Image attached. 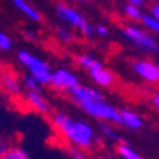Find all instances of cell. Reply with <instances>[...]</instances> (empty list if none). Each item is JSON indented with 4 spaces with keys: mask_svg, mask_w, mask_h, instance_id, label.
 Here are the masks:
<instances>
[{
    "mask_svg": "<svg viewBox=\"0 0 159 159\" xmlns=\"http://www.w3.org/2000/svg\"><path fill=\"white\" fill-rule=\"evenodd\" d=\"M50 122L63 141L72 148L80 151H90L98 145V135L93 126L86 120L73 119L69 113L62 111L50 113Z\"/></svg>",
    "mask_w": 159,
    "mask_h": 159,
    "instance_id": "cell-1",
    "label": "cell"
},
{
    "mask_svg": "<svg viewBox=\"0 0 159 159\" xmlns=\"http://www.w3.org/2000/svg\"><path fill=\"white\" fill-rule=\"evenodd\" d=\"M55 13L59 20L65 22L69 27L76 29L82 36L92 37L95 34V27L86 20V17L79 10L65 3H57L55 6Z\"/></svg>",
    "mask_w": 159,
    "mask_h": 159,
    "instance_id": "cell-2",
    "label": "cell"
},
{
    "mask_svg": "<svg viewBox=\"0 0 159 159\" xmlns=\"http://www.w3.org/2000/svg\"><path fill=\"white\" fill-rule=\"evenodd\" d=\"M17 62L22 65L23 67H26L29 70V75L40 86H48L50 82V75H52V69L50 65L42 60L40 57H37L36 55L30 53L29 50H20L17 52Z\"/></svg>",
    "mask_w": 159,
    "mask_h": 159,
    "instance_id": "cell-3",
    "label": "cell"
},
{
    "mask_svg": "<svg viewBox=\"0 0 159 159\" xmlns=\"http://www.w3.org/2000/svg\"><path fill=\"white\" fill-rule=\"evenodd\" d=\"M122 34L126 40L130 44H133L138 50L145 53H151L155 55L158 53L159 46L158 40L155 36H152L151 32L145 30L142 26H136V25H126L122 29Z\"/></svg>",
    "mask_w": 159,
    "mask_h": 159,
    "instance_id": "cell-4",
    "label": "cell"
},
{
    "mask_svg": "<svg viewBox=\"0 0 159 159\" xmlns=\"http://www.w3.org/2000/svg\"><path fill=\"white\" fill-rule=\"evenodd\" d=\"M83 112H86L89 116L98 119L99 122H109L113 125H120V113L115 106H112L106 100V98L102 99H90L79 106Z\"/></svg>",
    "mask_w": 159,
    "mask_h": 159,
    "instance_id": "cell-5",
    "label": "cell"
},
{
    "mask_svg": "<svg viewBox=\"0 0 159 159\" xmlns=\"http://www.w3.org/2000/svg\"><path fill=\"white\" fill-rule=\"evenodd\" d=\"M0 92L10 99H20L23 93L22 78L11 67L0 69Z\"/></svg>",
    "mask_w": 159,
    "mask_h": 159,
    "instance_id": "cell-6",
    "label": "cell"
},
{
    "mask_svg": "<svg viewBox=\"0 0 159 159\" xmlns=\"http://www.w3.org/2000/svg\"><path fill=\"white\" fill-rule=\"evenodd\" d=\"M49 85L60 93L69 92L75 86L79 85V78L73 70L67 69V67H57V69L52 70Z\"/></svg>",
    "mask_w": 159,
    "mask_h": 159,
    "instance_id": "cell-7",
    "label": "cell"
},
{
    "mask_svg": "<svg viewBox=\"0 0 159 159\" xmlns=\"http://www.w3.org/2000/svg\"><path fill=\"white\" fill-rule=\"evenodd\" d=\"M132 70L148 85H156L159 82V66L151 59H136L132 62Z\"/></svg>",
    "mask_w": 159,
    "mask_h": 159,
    "instance_id": "cell-8",
    "label": "cell"
},
{
    "mask_svg": "<svg viewBox=\"0 0 159 159\" xmlns=\"http://www.w3.org/2000/svg\"><path fill=\"white\" fill-rule=\"evenodd\" d=\"M20 99L25 102V105L29 109H32V111L39 113V115L49 116L52 113L50 102L42 95L40 90H23Z\"/></svg>",
    "mask_w": 159,
    "mask_h": 159,
    "instance_id": "cell-9",
    "label": "cell"
},
{
    "mask_svg": "<svg viewBox=\"0 0 159 159\" xmlns=\"http://www.w3.org/2000/svg\"><path fill=\"white\" fill-rule=\"evenodd\" d=\"M89 76L95 82V85L99 86V88H103V89H111L116 85V76L115 73L107 69V67L100 66L95 70H90L89 72Z\"/></svg>",
    "mask_w": 159,
    "mask_h": 159,
    "instance_id": "cell-10",
    "label": "cell"
},
{
    "mask_svg": "<svg viewBox=\"0 0 159 159\" xmlns=\"http://www.w3.org/2000/svg\"><path fill=\"white\" fill-rule=\"evenodd\" d=\"M120 113V125L130 130H141L143 128V118L138 112L132 109H122L119 111Z\"/></svg>",
    "mask_w": 159,
    "mask_h": 159,
    "instance_id": "cell-11",
    "label": "cell"
},
{
    "mask_svg": "<svg viewBox=\"0 0 159 159\" xmlns=\"http://www.w3.org/2000/svg\"><path fill=\"white\" fill-rule=\"evenodd\" d=\"M11 3H13V6H15L23 16H26L29 20H32V22H40L42 20V15L29 2H26V0H11Z\"/></svg>",
    "mask_w": 159,
    "mask_h": 159,
    "instance_id": "cell-12",
    "label": "cell"
},
{
    "mask_svg": "<svg viewBox=\"0 0 159 159\" xmlns=\"http://www.w3.org/2000/svg\"><path fill=\"white\" fill-rule=\"evenodd\" d=\"M75 60H76V63H78L79 67L86 69L88 72L95 70V69H98V67L103 66V65H102V63H100L93 55H90V53H79Z\"/></svg>",
    "mask_w": 159,
    "mask_h": 159,
    "instance_id": "cell-13",
    "label": "cell"
},
{
    "mask_svg": "<svg viewBox=\"0 0 159 159\" xmlns=\"http://www.w3.org/2000/svg\"><path fill=\"white\" fill-rule=\"evenodd\" d=\"M116 152L120 159H145L136 149H133L129 143H125L122 141L116 145Z\"/></svg>",
    "mask_w": 159,
    "mask_h": 159,
    "instance_id": "cell-14",
    "label": "cell"
},
{
    "mask_svg": "<svg viewBox=\"0 0 159 159\" xmlns=\"http://www.w3.org/2000/svg\"><path fill=\"white\" fill-rule=\"evenodd\" d=\"M99 130L100 133L106 138L107 141H112V142H120L122 141V136L120 133L116 130V128L113 126V123H109V122H99Z\"/></svg>",
    "mask_w": 159,
    "mask_h": 159,
    "instance_id": "cell-15",
    "label": "cell"
},
{
    "mask_svg": "<svg viewBox=\"0 0 159 159\" xmlns=\"http://www.w3.org/2000/svg\"><path fill=\"white\" fill-rule=\"evenodd\" d=\"M139 22H141L142 27H143L145 30L151 32V33L152 32H153V33H158L159 32V19L151 16L149 13H143Z\"/></svg>",
    "mask_w": 159,
    "mask_h": 159,
    "instance_id": "cell-16",
    "label": "cell"
},
{
    "mask_svg": "<svg viewBox=\"0 0 159 159\" xmlns=\"http://www.w3.org/2000/svg\"><path fill=\"white\" fill-rule=\"evenodd\" d=\"M2 159H30V158L27 155V152L23 148L16 146V145H13V146L10 145L7 148V151L4 152V155Z\"/></svg>",
    "mask_w": 159,
    "mask_h": 159,
    "instance_id": "cell-17",
    "label": "cell"
},
{
    "mask_svg": "<svg viewBox=\"0 0 159 159\" xmlns=\"http://www.w3.org/2000/svg\"><path fill=\"white\" fill-rule=\"evenodd\" d=\"M123 15L129 19V20H132V22H139L142 15H143V11H142V9L139 6L126 3V6L123 7Z\"/></svg>",
    "mask_w": 159,
    "mask_h": 159,
    "instance_id": "cell-18",
    "label": "cell"
},
{
    "mask_svg": "<svg viewBox=\"0 0 159 159\" xmlns=\"http://www.w3.org/2000/svg\"><path fill=\"white\" fill-rule=\"evenodd\" d=\"M56 37H57V39H59L62 43H65V44L75 43L73 33H72V32L67 29V27H63V26L57 27V29H56Z\"/></svg>",
    "mask_w": 159,
    "mask_h": 159,
    "instance_id": "cell-19",
    "label": "cell"
},
{
    "mask_svg": "<svg viewBox=\"0 0 159 159\" xmlns=\"http://www.w3.org/2000/svg\"><path fill=\"white\" fill-rule=\"evenodd\" d=\"M22 85L23 90H42V86L36 82V79H33L30 75H25L22 78Z\"/></svg>",
    "mask_w": 159,
    "mask_h": 159,
    "instance_id": "cell-20",
    "label": "cell"
},
{
    "mask_svg": "<svg viewBox=\"0 0 159 159\" xmlns=\"http://www.w3.org/2000/svg\"><path fill=\"white\" fill-rule=\"evenodd\" d=\"M11 46H13V43H11L10 36H9L6 32L0 30V50H3V52H9V50L11 49Z\"/></svg>",
    "mask_w": 159,
    "mask_h": 159,
    "instance_id": "cell-21",
    "label": "cell"
},
{
    "mask_svg": "<svg viewBox=\"0 0 159 159\" xmlns=\"http://www.w3.org/2000/svg\"><path fill=\"white\" fill-rule=\"evenodd\" d=\"M69 155H70L72 159H89L85 151H80L78 148H72V146L69 148Z\"/></svg>",
    "mask_w": 159,
    "mask_h": 159,
    "instance_id": "cell-22",
    "label": "cell"
},
{
    "mask_svg": "<svg viewBox=\"0 0 159 159\" xmlns=\"http://www.w3.org/2000/svg\"><path fill=\"white\" fill-rule=\"evenodd\" d=\"M10 146V143H9V141L6 139V138H3L2 135H0V159L3 158L4 152L7 151V148Z\"/></svg>",
    "mask_w": 159,
    "mask_h": 159,
    "instance_id": "cell-23",
    "label": "cell"
},
{
    "mask_svg": "<svg viewBox=\"0 0 159 159\" xmlns=\"http://www.w3.org/2000/svg\"><path fill=\"white\" fill-rule=\"evenodd\" d=\"M95 33L100 37H106L107 34H109V29H107V26H105V25H98V26L95 27Z\"/></svg>",
    "mask_w": 159,
    "mask_h": 159,
    "instance_id": "cell-24",
    "label": "cell"
},
{
    "mask_svg": "<svg viewBox=\"0 0 159 159\" xmlns=\"http://www.w3.org/2000/svg\"><path fill=\"white\" fill-rule=\"evenodd\" d=\"M23 37H25L26 40L34 42V40H37V33L36 32H33V30L26 29V30H23Z\"/></svg>",
    "mask_w": 159,
    "mask_h": 159,
    "instance_id": "cell-25",
    "label": "cell"
},
{
    "mask_svg": "<svg viewBox=\"0 0 159 159\" xmlns=\"http://www.w3.org/2000/svg\"><path fill=\"white\" fill-rule=\"evenodd\" d=\"M149 15L153 16V17L159 19V4L158 2H155L153 4H151V7H149Z\"/></svg>",
    "mask_w": 159,
    "mask_h": 159,
    "instance_id": "cell-26",
    "label": "cell"
},
{
    "mask_svg": "<svg viewBox=\"0 0 159 159\" xmlns=\"http://www.w3.org/2000/svg\"><path fill=\"white\" fill-rule=\"evenodd\" d=\"M151 103H152V106L155 107V109H159V93L158 92H155L153 95H152Z\"/></svg>",
    "mask_w": 159,
    "mask_h": 159,
    "instance_id": "cell-27",
    "label": "cell"
},
{
    "mask_svg": "<svg viewBox=\"0 0 159 159\" xmlns=\"http://www.w3.org/2000/svg\"><path fill=\"white\" fill-rule=\"evenodd\" d=\"M126 2H128L129 4H135V6H139V7H142L146 0H126Z\"/></svg>",
    "mask_w": 159,
    "mask_h": 159,
    "instance_id": "cell-28",
    "label": "cell"
},
{
    "mask_svg": "<svg viewBox=\"0 0 159 159\" xmlns=\"http://www.w3.org/2000/svg\"><path fill=\"white\" fill-rule=\"evenodd\" d=\"M76 2H78V3H88L89 0H76Z\"/></svg>",
    "mask_w": 159,
    "mask_h": 159,
    "instance_id": "cell-29",
    "label": "cell"
},
{
    "mask_svg": "<svg viewBox=\"0 0 159 159\" xmlns=\"http://www.w3.org/2000/svg\"><path fill=\"white\" fill-rule=\"evenodd\" d=\"M100 159H115V158H112V156H105V158H100Z\"/></svg>",
    "mask_w": 159,
    "mask_h": 159,
    "instance_id": "cell-30",
    "label": "cell"
},
{
    "mask_svg": "<svg viewBox=\"0 0 159 159\" xmlns=\"http://www.w3.org/2000/svg\"><path fill=\"white\" fill-rule=\"evenodd\" d=\"M3 67V62H2V59H0V69Z\"/></svg>",
    "mask_w": 159,
    "mask_h": 159,
    "instance_id": "cell-31",
    "label": "cell"
}]
</instances>
